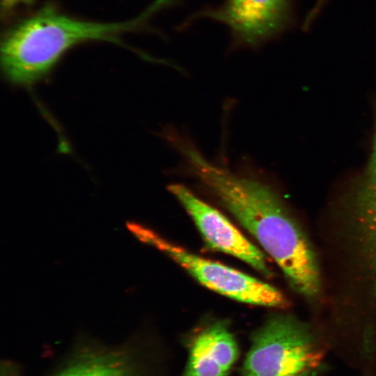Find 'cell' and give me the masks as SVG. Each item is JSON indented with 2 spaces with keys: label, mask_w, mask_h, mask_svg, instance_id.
I'll return each instance as SVG.
<instances>
[{
  "label": "cell",
  "mask_w": 376,
  "mask_h": 376,
  "mask_svg": "<svg viewBox=\"0 0 376 376\" xmlns=\"http://www.w3.org/2000/svg\"><path fill=\"white\" fill-rule=\"evenodd\" d=\"M181 154L189 171L274 259L290 287L308 300L317 299L322 281L315 251L273 187L256 173L211 163L193 143Z\"/></svg>",
  "instance_id": "obj_1"
},
{
  "label": "cell",
  "mask_w": 376,
  "mask_h": 376,
  "mask_svg": "<svg viewBox=\"0 0 376 376\" xmlns=\"http://www.w3.org/2000/svg\"><path fill=\"white\" fill-rule=\"evenodd\" d=\"M139 21L102 24L84 22L46 8L6 35L1 47L3 72L12 84L31 86L42 78L70 47L90 40H116Z\"/></svg>",
  "instance_id": "obj_2"
},
{
  "label": "cell",
  "mask_w": 376,
  "mask_h": 376,
  "mask_svg": "<svg viewBox=\"0 0 376 376\" xmlns=\"http://www.w3.org/2000/svg\"><path fill=\"white\" fill-rule=\"evenodd\" d=\"M324 368V350L311 327L277 314L252 334L240 376H317Z\"/></svg>",
  "instance_id": "obj_3"
},
{
  "label": "cell",
  "mask_w": 376,
  "mask_h": 376,
  "mask_svg": "<svg viewBox=\"0 0 376 376\" xmlns=\"http://www.w3.org/2000/svg\"><path fill=\"white\" fill-rule=\"evenodd\" d=\"M128 228L140 241L164 253L210 290L253 305L275 308H284L288 305L285 296L266 283L193 254L141 224L129 223Z\"/></svg>",
  "instance_id": "obj_4"
},
{
  "label": "cell",
  "mask_w": 376,
  "mask_h": 376,
  "mask_svg": "<svg viewBox=\"0 0 376 376\" xmlns=\"http://www.w3.org/2000/svg\"><path fill=\"white\" fill-rule=\"evenodd\" d=\"M194 220L208 245L246 263L266 276L272 272L265 255L217 210L180 184L168 187Z\"/></svg>",
  "instance_id": "obj_5"
},
{
  "label": "cell",
  "mask_w": 376,
  "mask_h": 376,
  "mask_svg": "<svg viewBox=\"0 0 376 376\" xmlns=\"http://www.w3.org/2000/svg\"><path fill=\"white\" fill-rule=\"evenodd\" d=\"M289 8L288 0H226L204 15L226 24L241 42L253 45L284 27Z\"/></svg>",
  "instance_id": "obj_6"
},
{
  "label": "cell",
  "mask_w": 376,
  "mask_h": 376,
  "mask_svg": "<svg viewBox=\"0 0 376 376\" xmlns=\"http://www.w3.org/2000/svg\"><path fill=\"white\" fill-rule=\"evenodd\" d=\"M187 350L182 376H228L240 354L237 340L224 320L210 324L194 334Z\"/></svg>",
  "instance_id": "obj_7"
},
{
  "label": "cell",
  "mask_w": 376,
  "mask_h": 376,
  "mask_svg": "<svg viewBox=\"0 0 376 376\" xmlns=\"http://www.w3.org/2000/svg\"><path fill=\"white\" fill-rule=\"evenodd\" d=\"M351 213L376 226V125L372 154L363 178L352 198Z\"/></svg>",
  "instance_id": "obj_8"
},
{
  "label": "cell",
  "mask_w": 376,
  "mask_h": 376,
  "mask_svg": "<svg viewBox=\"0 0 376 376\" xmlns=\"http://www.w3.org/2000/svg\"><path fill=\"white\" fill-rule=\"evenodd\" d=\"M108 355L88 356L56 376H130L124 364Z\"/></svg>",
  "instance_id": "obj_9"
},
{
  "label": "cell",
  "mask_w": 376,
  "mask_h": 376,
  "mask_svg": "<svg viewBox=\"0 0 376 376\" xmlns=\"http://www.w3.org/2000/svg\"><path fill=\"white\" fill-rule=\"evenodd\" d=\"M32 1L33 0H1V3L5 10H9L19 4H27Z\"/></svg>",
  "instance_id": "obj_10"
}]
</instances>
